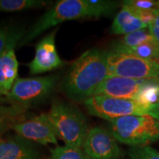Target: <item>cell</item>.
<instances>
[{
    "label": "cell",
    "mask_w": 159,
    "mask_h": 159,
    "mask_svg": "<svg viewBox=\"0 0 159 159\" xmlns=\"http://www.w3.org/2000/svg\"><path fill=\"white\" fill-rule=\"evenodd\" d=\"M156 39L152 35L149 28H145L141 30L134 32L130 34L125 35L122 39L115 42L118 45L125 46V47H136L144 43L155 42Z\"/></svg>",
    "instance_id": "d6986e66"
},
{
    "label": "cell",
    "mask_w": 159,
    "mask_h": 159,
    "mask_svg": "<svg viewBox=\"0 0 159 159\" xmlns=\"http://www.w3.org/2000/svg\"><path fill=\"white\" fill-rule=\"evenodd\" d=\"M128 157L129 159H159V152L150 145L131 147Z\"/></svg>",
    "instance_id": "44dd1931"
},
{
    "label": "cell",
    "mask_w": 159,
    "mask_h": 159,
    "mask_svg": "<svg viewBox=\"0 0 159 159\" xmlns=\"http://www.w3.org/2000/svg\"><path fill=\"white\" fill-rule=\"evenodd\" d=\"M28 109L19 105H0V139L5 133L13 129L14 125L28 119Z\"/></svg>",
    "instance_id": "9a60e30c"
},
{
    "label": "cell",
    "mask_w": 159,
    "mask_h": 159,
    "mask_svg": "<svg viewBox=\"0 0 159 159\" xmlns=\"http://www.w3.org/2000/svg\"><path fill=\"white\" fill-rule=\"evenodd\" d=\"M114 77L134 80L158 77L159 62L109 50L106 79Z\"/></svg>",
    "instance_id": "8992f818"
},
{
    "label": "cell",
    "mask_w": 159,
    "mask_h": 159,
    "mask_svg": "<svg viewBox=\"0 0 159 159\" xmlns=\"http://www.w3.org/2000/svg\"><path fill=\"white\" fill-rule=\"evenodd\" d=\"M47 115L56 136L66 145L82 147L89 129L86 118L78 108L66 102L55 101Z\"/></svg>",
    "instance_id": "7a4b0ae2"
},
{
    "label": "cell",
    "mask_w": 159,
    "mask_h": 159,
    "mask_svg": "<svg viewBox=\"0 0 159 159\" xmlns=\"http://www.w3.org/2000/svg\"><path fill=\"white\" fill-rule=\"evenodd\" d=\"M17 45L11 46L0 55V98L9 94L17 79L19 63L15 54Z\"/></svg>",
    "instance_id": "5bb4252c"
},
{
    "label": "cell",
    "mask_w": 159,
    "mask_h": 159,
    "mask_svg": "<svg viewBox=\"0 0 159 159\" xmlns=\"http://www.w3.org/2000/svg\"><path fill=\"white\" fill-rule=\"evenodd\" d=\"M25 33L21 30L11 27L0 26V55L13 44H19Z\"/></svg>",
    "instance_id": "ac0fdd59"
},
{
    "label": "cell",
    "mask_w": 159,
    "mask_h": 159,
    "mask_svg": "<svg viewBox=\"0 0 159 159\" xmlns=\"http://www.w3.org/2000/svg\"><path fill=\"white\" fill-rule=\"evenodd\" d=\"M50 154V159H90L80 148L69 145L51 149Z\"/></svg>",
    "instance_id": "ffe728a7"
},
{
    "label": "cell",
    "mask_w": 159,
    "mask_h": 159,
    "mask_svg": "<svg viewBox=\"0 0 159 159\" xmlns=\"http://www.w3.org/2000/svg\"><path fill=\"white\" fill-rule=\"evenodd\" d=\"M58 79L57 75L17 78L9 94L5 97L10 104L19 105L30 108L47 98L54 90Z\"/></svg>",
    "instance_id": "52a82bcc"
},
{
    "label": "cell",
    "mask_w": 159,
    "mask_h": 159,
    "mask_svg": "<svg viewBox=\"0 0 159 159\" xmlns=\"http://www.w3.org/2000/svg\"><path fill=\"white\" fill-rule=\"evenodd\" d=\"M154 39L159 44V13L156 15V18L148 27Z\"/></svg>",
    "instance_id": "603a6c76"
},
{
    "label": "cell",
    "mask_w": 159,
    "mask_h": 159,
    "mask_svg": "<svg viewBox=\"0 0 159 159\" xmlns=\"http://www.w3.org/2000/svg\"><path fill=\"white\" fill-rule=\"evenodd\" d=\"M51 3L44 0H0V11L15 12L45 7Z\"/></svg>",
    "instance_id": "e0dca14e"
},
{
    "label": "cell",
    "mask_w": 159,
    "mask_h": 159,
    "mask_svg": "<svg viewBox=\"0 0 159 159\" xmlns=\"http://www.w3.org/2000/svg\"><path fill=\"white\" fill-rule=\"evenodd\" d=\"M39 152L32 143L19 136L0 139V159H38Z\"/></svg>",
    "instance_id": "4fadbf2b"
},
{
    "label": "cell",
    "mask_w": 159,
    "mask_h": 159,
    "mask_svg": "<svg viewBox=\"0 0 159 159\" xmlns=\"http://www.w3.org/2000/svg\"><path fill=\"white\" fill-rule=\"evenodd\" d=\"M82 148L90 159L124 158V152L116 139L108 130L100 127L89 129Z\"/></svg>",
    "instance_id": "ba28073f"
},
{
    "label": "cell",
    "mask_w": 159,
    "mask_h": 159,
    "mask_svg": "<svg viewBox=\"0 0 159 159\" xmlns=\"http://www.w3.org/2000/svg\"><path fill=\"white\" fill-rule=\"evenodd\" d=\"M111 51L159 62V44L157 41L144 43L136 47H125L114 43Z\"/></svg>",
    "instance_id": "2e32d148"
},
{
    "label": "cell",
    "mask_w": 159,
    "mask_h": 159,
    "mask_svg": "<svg viewBox=\"0 0 159 159\" xmlns=\"http://www.w3.org/2000/svg\"><path fill=\"white\" fill-rule=\"evenodd\" d=\"M56 32L55 29L37 43L34 58L27 65L30 74H41L64 66L65 62L60 57L55 45Z\"/></svg>",
    "instance_id": "9c48e42d"
},
{
    "label": "cell",
    "mask_w": 159,
    "mask_h": 159,
    "mask_svg": "<svg viewBox=\"0 0 159 159\" xmlns=\"http://www.w3.org/2000/svg\"><path fill=\"white\" fill-rule=\"evenodd\" d=\"M108 51L91 49L76 60L61 83V90L75 102L92 97L97 87L108 76Z\"/></svg>",
    "instance_id": "6da1fadb"
},
{
    "label": "cell",
    "mask_w": 159,
    "mask_h": 159,
    "mask_svg": "<svg viewBox=\"0 0 159 159\" xmlns=\"http://www.w3.org/2000/svg\"><path fill=\"white\" fill-rule=\"evenodd\" d=\"M109 132L117 142L131 147L159 140V120L148 115H129L109 121Z\"/></svg>",
    "instance_id": "3957f363"
},
{
    "label": "cell",
    "mask_w": 159,
    "mask_h": 159,
    "mask_svg": "<svg viewBox=\"0 0 159 159\" xmlns=\"http://www.w3.org/2000/svg\"><path fill=\"white\" fill-rule=\"evenodd\" d=\"M144 23L142 13L130 5L122 2V7L114 19L111 33L114 35H128L148 28Z\"/></svg>",
    "instance_id": "7c38bea8"
},
{
    "label": "cell",
    "mask_w": 159,
    "mask_h": 159,
    "mask_svg": "<svg viewBox=\"0 0 159 159\" xmlns=\"http://www.w3.org/2000/svg\"><path fill=\"white\" fill-rule=\"evenodd\" d=\"M94 18L89 0H61L57 2L25 33L19 43V47L31 42L51 27L71 20Z\"/></svg>",
    "instance_id": "277c9868"
},
{
    "label": "cell",
    "mask_w": 159,
    "mask_h": 159,
    "mask_svg": "<svg viewBox=\"0 0 159 159\" xmlns=\"http://www.w3.org/2000/svg\"><path fill=\"white\" fill-rule=\"evenodd\" d=\"M150 79L134 80L120 77H111L105 79L97 87L92 96L102 95L137 100L143 89L150 83Z\"/></svg>",
    "instance_id": "30bf717a"
},
{
    "label": "cell",
    "mask_w": 159,
    "mask_h": 159,
    "mask_svg": "<svg viewBox=\"0 0 159 159\" xmlns=\"http://www.w3.org/2000/svg\"><path fill=\"white\" fill-rule=\"evenodd\" d=\"M19 136L41 144H57L55 135L47 114L28 118L13 127Z\"/></svg>",
    "instance_id": "8fae6325"
},
{
    "label": "cell",
    "mask_w": 159,
    "mask_h": 159,
    "mask_svg": "<svg viewBox=\"0 0 159 159\" xmlns=\"http://www.w3.org/2000/svg\"><path fill=\"white\" fill-rule=\"evenodd\" d=\"M84 105L91 116L111 121L129 115H148L159 120L158 105H147L134 99L96 95L85 100Z\"/></svg>",
    "instance_id": "5b68a950"
},
{
    "label": "cell",
    "mask_w": 159,
    "mask_h": 159,
    "mask_svg": "<svg viewBox=\"0 0 159 159\" xmlns=\"http://www.w3.org/2000/svg\"><path fill=\"white\" fill-rule=\"evenodd\" d=\"M139 11H146L159 13V1L155 0H128L122 2Z\"/></svg>",
    "instance_id": "7402d4cb"
}]
</instances>
